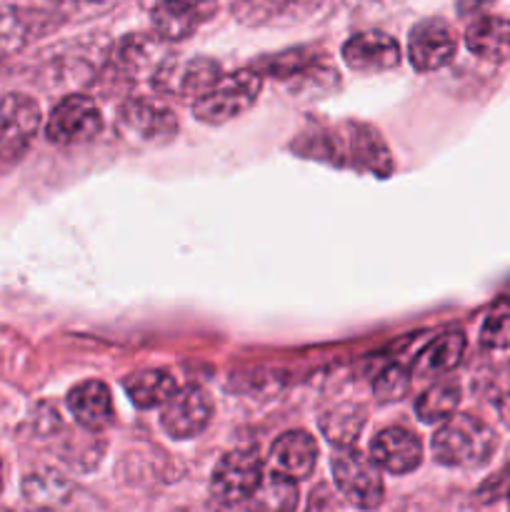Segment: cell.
<instances>
[{
  "instance_id": "1",
  "label": "cell",
  "mask_w": 510,
  "mask_h": 512,
  "mask_svg": "<svg viewBox=\"0 0 510 512\" xmlns=\"http://www.w3.org/2000/svg\"><path fill=\"white\" fill-rule=\"evenodd\" d=\"M433 458L448 468H483L498 448L493 428L473 415H453L433 435Z\"/></svg>"
},
{
  "instance_id": "2",
  "label": "cell",
  "mask_w": 510,
  "mask_h": 512,
  "mask_svg": "<svg viewBox=\"0 0 510 512\" xmlns=\"http://www.w3.org/2000/svg\"><path fill=\"white\" fill-rule=\"evenodd\" d=\"M263 88V75L255 68L235 70L223 75L205 95H200L193 103L195 118L210 125H223L228 120L238 118L245 110L253 108Z\"/></svg>"
},
{
  "instance_id": "3",
  "label": "cell",
  "mask_w": 510,
  "mask_h": 512,
  "mask_svg": "<svg viewBox=\"0 0 510 512\" xmlns=\"http://www.w3.org/2000/svg\"><path fill=\"white\" fill-rule=\"evenodd\" d=\"M40 128V108L23 93L0 100V175L10 173L33 145Z\"/></svg>"
},
{
  "instance_id": "4",
  "label": "cell",
  "mask_w": 510,
  "mask_h": 512,
  "mask_svg": "<svg viewBox=\"0 0 510 512\" xmlns=\"http://www.w3.org/2000/svg\"><path fill=\"white\" fill-rule=\"evenodd\" d=\"M335 488L358 510H375L383 503V475L370 458L358 448H340L333 455Z\"/></svg>"
},
{
  "instance_id": "5",
  "label": "cell",
  "mask_w": 510,
  "mask_h": 512,
  "mask_svg": "<svg viewBox=\"0 0 510 512\" xmlns=\"http://www.w3.org/2000/svg\"><path fill=\"white\" fill-rule=\"evenodd\" d=\"M265 478V465L258 450L240 448L225 455L213 470L210 478V493L215 500L225 505L243 503V500L253 498L258 485Z\"/></svg>"
},
{
  "instance_id": "6",
  "label": "cell",
  "mask_w": 510,
  "mask_h": 512,
  "mask_svg": "<svg viewBox=\"0 0 510 512\" xmlns=\"http://www.w3.org/2000/svg\"><path fill=\"white\" fill-rule=\"evenodd\" d=\"M103 130V115L98 105L85 95H70L63 98L45 123V135L55 145H78L98 138Z\"/></svg>"
},
{
  "instance_id": "7",
  "label": "cell",
  "mask_w": 510,
  "mask_h": 512,
  "mask_svg": "<svg viewBox=\"0 0 510 512\" xmlns=\"http://www.w3.org/2000/svg\"><path fill=\"white\" fill-rule=\"evenodd\" d=\"M210 418H213V405H210L208 395L190 385V388L175 390L173 398L163 405L160 425L170 438L188 440L203 433Z\"/></svg>"
},
{
  "instance_id": "8",
  "label": "cell",
  "mask_w": 510,
  "mask_h": 512,
  "mask_svg": "<svg viewBox=\"0 0 510 512\" xmlns=\"http://www.w3.org/2000/svg\"><path fill=\"white\" fill-rule=\"evenodd\" d=\"M455 35L450 25L440 18L420 20L408 38V58L415 70L420 73H430V70H440L453 60Z\"/></svg>"
},
{
  "instance_id": "9",
  "label": "cell",
  "mask_w": 510,
  "mask_h": 512,
  "mask_svg": "<svg viewBox=\"0 0 510 512\" xmlns=\"http://www.w3.org/2000/svg\"><path fill=\"white\" fill-rule=\"evenodd\" d=\"M215 10L218 0H158L150 10V23L158 38L185 40L213 18Z\"/></svg>"
},
{
  "instance_id": "10",
  "label": "cell",
  "mask_w": 510,
  "mask_h": 512,
  "mask_svg": "<svg viewBox=\"0 0 510 512\" xmlns=\"http://www.w3.org/2000/svg\"><path fill=\"white\" fill-rule=\"evenodd\" d=\"M370 460L378 465L380 470H388L393 475H408L423 460V445L420 438L408 428H393L380 430L370 443Z\"/></svg>"
},
{
  "instance_id": "11",
  "label": "cell",
  "mask_w": 510,
  "mask_h": 512,
  "mask_svg": "<svg viewBox=\"0 0 510 512\" xmlns=\"http://www.w3.org/2000/svg\"><path fill=\"white\" fill-rule=\"evenodd\" d=\"M343 58L358 73H383L400 63V45L383 30H365L343 45Z\"/></svg>"
},
{
  "instance_id": "12",
  "label": "cell",
  "mask_w": 510,
  "mask_h": 512,
  "mask_svg": "<svg viewBox=\"0 0 510 512\" xmlns=\"http://www.w3.org/2000/svg\"><path fill=\"white\" fill-rule=\"evenodd\" d=\"M68 408L75 420L88 430H105L113 425V398H110L108 385L100 380H85L75 385L68 393Z\"/></svg>"
},
{
  "instance_id": "13",
  "label": "cell",
  "mask_w": 510,
  "mask_h": 512,
  "mask_svg": "<svg viewBox=\"0 0 510 512\" xmlns=\"http://www.w3.org/2000/svg\"><path fill=\"white\" fill-rule=\"evenodd\" d=\"M273 460L280 475L305 480L310 478L315 463H318V445H315L313 435L305 430H290L273 443Z\"/></svg>"
},
{
  "instance_id": "14",
  "label": "cell",
  "mask_w": 510,
  "mask_h": 512,
  "mask_svg": "<svg viewBox=\"0 0 510 512\" xmlns=\"http://www.w3.org/2000/svg\"><path fill=\"white\" fill-rule=\"evenodd\" d=\"M470 53L490 63H510V20L500 15H483L465 30Z\"/></svg>"
},
{
  "instance_id": "15",
  "label": "cell",
  "mask_w": 510,
  "mask_h": 512,
  "mask_svg": "<svg viewBox=\"0 0 510 512\" xmlns=\"http://www.w3.org/2000/svg\"><path fill=\"white\" fill-rule=\"evenodd\" d=\"M123 125L130 133L143 140L168 138V135H173L178 130V123L170 115V110L148 103V100H130V103H125Z\"/></svg>"
},
{
  "instance_id": "16",
  "label": "cell",
  "mask_w": 510,
  "mask_h": 512,
  "mask_svg": "<svg viewBox=\"0 0 510 512\" xmlns=\"http://www.w3.org/2000/svg\"><path fill=\"white\" fill-rule=\"evenodd\" d=\"M123 388L128 393L130 403L138 408H155L165 405L175 393V378L168 370H140L123 380Z\"/></svg>"
},
{
  "instance_id": "17",
  "label": "cell",
  "mask_w": 510,
  "mask_h": 512,
  "mask_svg": "<svg viewBox=\"0 0 510 512\" xmlns=\"http://www.w3.org/2000/svg\"><path fill=\"white\" fill-rule=\"evenodd\" d=\"M365 408L358 403L333 405L320 415V433L338 448H353L358 435L363 433Z\"/></svg>"
},
{
  "instance_id": "18",
  "label": "cell",
  "mask_w": 510,
  "mask_h": 512,
  "mask_svg": "<svg viewBox=\"0 0 510 512\" xmlns=\"http://www.w3.org/2000/svg\"><path fill=\"white\" fill-rule=\"evenodd\" d=\"M465 353V335L463 333H445L435 338L433 343L425 345L423 353L418 355L415 375H440L453 370L463 360Z\"/></svg>"
},
{
  "instance_id": "19",
  "label": "cell",
  "mask_w": 510,
  "mask_h": 512,
  "mask_svg": "<svg viewBox=\"0 0 510 512\" xmlns=\"http://www.w3.org/2000/svg\"><path fill=\"white\" fill-rule=\"evenodd\" d=\"M250 503H253V512H295L298 508V485L293 478H285L275 470V473L265 475Z\"/></svg>"
},
{
  "instance_id": "20",
  "label": "cell",
  "mask_w": 510,
  "mask_h": 512,
  "mask_svg": "<svg viewBox=\"0 0 510 512\" xmlns=\"http://www.w3.org/2000/svg\"><path fill=\"white\" fill-rule=\"evenodd\" d=\"M33 28V15L20 0H0V58L23 48Z\"/></svg>"
},
{
  "instance_id": "21",
  "label": "cell",
  "mask_w": 510,
  "mask_h": 512,
  "mask_svg": "<svg viewBox=\"0 0 510 512\" xmlns=\"http://www.w3.org/2000/svg\"><path fill=\"white\" fill-rule=\"evenodd\" d=\"M460 403V388L450 380H440V383L430 385L420 398L415 400V415L423 423H445L453 418L455 408Z\"/></svg>"
},
{
  "instance_id": "22",
  "label": "cell",
  "mask_w": 510,
  "mask_h": 512,
  "mask_svg": "<svg viewBox=\"0 0 510 512\" xmlns=\"http://www.w3.org/2000/svg\"><path fill=\"white\" fill-rule=\"evenodd\" d=\"M23 495L33 508L53 510L68 500L70 483L63 475L53 473V470H43V473H35L25 478Z\"/></svg>"
},
{
  "instance_id": "23",
  "label": "cell",
  "mask_w": 510,
  "mask_h": 512,
  "mask_svg": "<svg viewBox=\"0 0 510 512\" xmlns=\"http://www.w3.org/2000/svg\"><path fill=\"white\" fill-rule=\"evenodd\" d=\"M220 78H223V70H220V65L215 63V60L195 58L190 60V63H185L178 80V90L185 95H195V100H198L200 95L208 93Z\"/></svg>"
},
{
  "instance_id": "24",
  "label": "cell",
  "mask_w": 510,
  "mask_h": 512,
  "mask_svg": "<svg viewBox=\"0 0 510 512\" xmlns=\"http://www.w3.org/2000/svg\"><path fill=\"white\" fill-rule=\"evenodd\" d=\"M480 345L488 350L510 348V300H500L488 310L480 328Z\"/></svg>"
},
{
  "instance_id": "25",
  "label": "cell",
  "mask_w": 510,
  "mask_h": 512,
  "mask_svg": "<svg viewBox=\"0 0 510 512\" xmlns=\"http://www.w3.org/2000/svg\"><path fill=\"white\" fill-rule=\"evenodd\" d=\"M315 63H318V58H315L313 50L293 48V50H285V53L273 55V58H265L263 63H260V68H263L265 73L275 75V78L288 80V78H295V75H303L305 70L315 68Z\"/></svg>"
},
{
  "instance_id": "26",
  "label": "cell",
  "mask_w": 510,
  "mask_h": 512,
  "mask_svg": "<svg viewBox=\"0 0 510 512\" xmlns=\"http://www.w3.org/2000/svg\"><path fill=\"white\" fill-rule=\"evenodd\" d=\"M373 390L383 403H393L400 400L410 390V373L403 365H388L378 378L373 380Z\"/></svg>"
},
{
  "instance_id": "27",
  "label": "cell",
  "mask_w": 510,
  "mask_h": 512,
  "mask_svg": "<svg viewBox=\"0 0 510 512\" xmlns=\"http://www.w3.org/2000/svg\"><path fill=\"white\" fill-rule=\"evenodd\" d=\"M480 498H483V500L505 498V500H508V505H510V470L495 475L490 483H485L483 490H480Z\"/></svg>"
},
{
  "instance_id": "28",
  "label": "cell",
  "mask_w": 510,
  "mask_h": 512,
  "mask_svg": "<svg viewBox=\"0 0 510 512\" xmlns=\"http://www.w3.org/2000/svg\"><path fill=\"white\" fill-rule=\"evenodd\" d=\"M500 415H503V420H505V423L510 425V393L505 395V398H503V403H500Z\"/></svg>"
},
{
  "instance_id": "29",
  "label": "cell",
  "mask_w": 510,
  "mask_h": 512,
  "mask_svg": "<svg viewBox=\"0 0 510 512\" xmlns=\"http://www.w3.org/2000/svg\"><path fill=\"white\" fill-rule=\"evenodd\" d=\"M53 3H58V5H80V3H85V0H53Z\"/></svg>"
},
{
  "instance_id": "30",
  "label": "cell",
  "mask_w": 510,
  "mask_h": 512,
  "mask_svg": "<svg viewBox=\"0 0 510 512\" xmlns=\"http://www.w3.org/2000/svg\"><path fill=\"white\" fill-rule=\"evenodd\" d=\"M0 490H3V463H0Z\"/></svg>"
}]
</instances>
